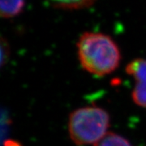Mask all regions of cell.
I'll return each mask as SVG.
<instances>
[{
    "label": "cell",
    "instance_id": "1",
    "mask_svg": "<svg viewBox=\"0 0 146 146\" xmlns=\"http://www.w3.org/2000/svg\"><path fill=\"white\" fill-rule=\"evenodd\" d=\"M77 53L82 68L99 77L115 72L121 61L117 44L111 37L101 33H83L77 42Z\"/></svg>",
    "mask_w": 146,
    "mask_h": 146
},
{
    "label": "cell",
    "instance_id": "2",
    "mask_svg": "<svg viewBox=\"0 0 146 146\" xmlns=\"http://www.w3.org/2000/svg\"><path fill=\"white\" fill-rule=\"evenodd\" d=\"M108 112L98 106H84L73 110L68 118V133L76 145H95L109 131Z\"/></svg>",
    "mask_w": 146,
    "mask_h": 146
},
{
    "label": "cell",
    "instance_id": "4",
    "mask_svg": "<svg viewBox=\"0 0 146 146\" xmlns=\"http://www.w3.org/2000/svg\"><path fill=\"white\" fill-rule=\"evenodd\" d=\"M94 146H132V145L123 136L109 131Z\"/></svg>",
    "mask_w": 146,
    "mask_h": 146
},
{
    "label": "cell",
    "instance_id": "6",
    "mask_svg": "<svg viewBox=\"0 0 146 146\" xmlns=\"http://www.w3.org/2000/svg\"><path fill=\"white\" fill-rule=\"evenodd\" d=\"M54 4L70 9L82 8L90 5L95 0H50Z\"/></svg>",
    "mask_w": 146,
    "mask_h": 146
},
{
    "label": "cell",
    "instance_id": "3",
    "mask_svg": "<svg viewBox=\"0 0 146 146\" xmlns=\"http://www.w3.org/2000/svg\"><path fill=\"white\" fill-rule=\"evenodd\" d=\"M126 72L135 80L131 93L133 102L138 106L146 108V59L135 58L126 66Z\"/></svg>",
    "mask_w": 146,
    "mask_h": 146
},
{
    "label": "cell",
    "instance_id": "7",
    "mask_svg": "<svg viewBox=\"0 0 146 146\" xmlns=\"http://www.w3.org/2000/svg\"><path fill=\"white\" fill-rule=\"evenodd\" d=\"M5 146H21L19 142H16L14 141H6Z\"/></svg>",
    "mask_w": 146,
    "mask_h": 146
},
{
    "label": "cell",
    "instance_id": "5",
    "mask_svg": "<svg viewBox=\"0 0 146 146\" xmlns=\"http://www.w3.org/2000/svg\"><path fill=\"white\" fill-rule=\"evenodd\" d=\"M24 6V0H1V14L4 17L17 15Z\"/></svg>",
    "mask_w": 146,
    "mask_h": 146
}]
</instances>
